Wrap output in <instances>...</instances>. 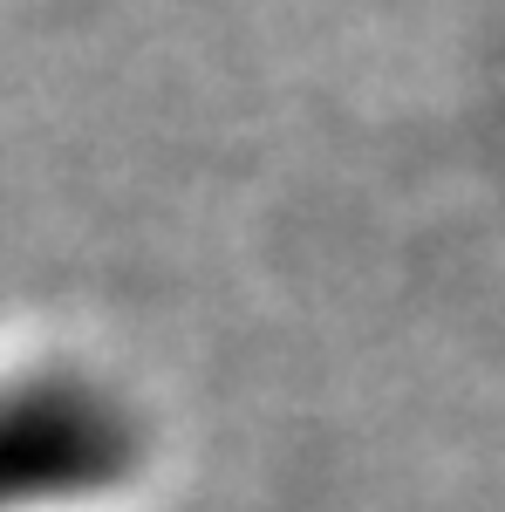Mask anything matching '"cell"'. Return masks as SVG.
<instances>
[{
	"label": "cell",
	"mask_w": 505,
	"mask_h": 512,
	"mask_svg": "<svg viewBox=\"0 0 505 512\" xmlns=\"http://www.w3.org/2000/svg\"><path fill=\"white\" fill-rule=\"evenodd\" d=\"M130 465L137 431L82 376H0V512H76L117 492Z\"/></svg>",
	"instance_id": "1"
}]
</instances>
